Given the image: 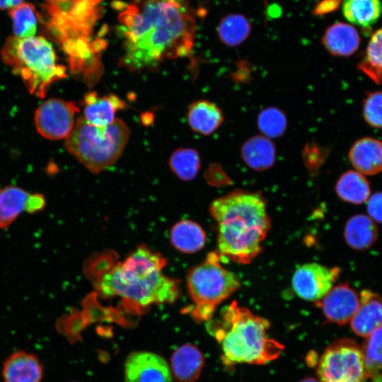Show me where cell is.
Here are the masks:
<instances>
[{
    "label": "cell",
    "mask_w": 382,
    "mask_h": 382,
    "mask_svg": "<svg viewBox=\"0 0 382 382\" xmlns=\"http://www.w3.org/2000/svg\"><path fill=\"white\" fill-rule=\"evenodd\" d=\"M344 237L351 248L364 250L374 244L378 237V230L374 220L369 216L357 214L347 221Z\"/></svg>",
    "instance_id": "obj_23"
},
{
    "label": "cell",
    "mask_w": 382,
    "mask_h": 382,
    "mask_svg": "<svg viewBox=\"0 0 382 382\" xmlns=\"http://www.w3.org/2000/svg\"><path fill=\"white\" fill-rule=\"evenodd\" d=\"M327 320L337 325H345L352 320L360 303L357 291L347 284H338L316 301Z\"/></svg>",
    "instance_id": "obj_13"
},
{
    "label": "cell",
    "mask_w": 382,
    "mask_h": 382,
    "mask_svg": "<svg viewBox=\"0 0 382 382\" xmlns=\"http://www.w3.org/2000/svg\"><path fill=\"white\" fill-rule=\"evenodd\" d=\"M340 271L337 267L330 268L316 262L304 264L294 272L292 287L299 297L318 301L332 289Z\"/></svg>",
    "instance_id": "obj_11"
},
{
    "label": "cell",
    "mask_w": 382,
    "mask_h": 382,
    "mask_svg": "<svg viewBox=\"0 0 382 382\" xmlns=\"http://www.w3.org/2000/svg\"><path fill=\"white\" fill-rule=\"evenodd\" d=\"M165 258L147 246H139L122 262L105 272L97 289L106 297H120L137 309L170 303L180 296L178 282L162 270Z\"/></svg>",
    "instance_id": "obj_3"
},
{
    "label": "cell",
    "mask_w": 382,
    "mask_h": 382,
    "mask_svg": "<svg viewBox=\"0 0 382 382\" xmlns=\"http://www.w3.org/2000/svg\"><path fill=\"white\" fill-rule=\"evenodd\" d=\"M79 112L74 102L59 98L46 100L35 110L36 129L48 139L66 138L74 127L75 115Z\"/></svg>",
    "instance_id": "obj_10"
},
{
    "label": "cell",
    "mask_w": 382,
    "mask_h": 382,
    "mask_svg": "<svg viewBox=\"0 0 382 382\" xmlns=\"http://www.w3.org/2000/svg\"><path fill=\"white\" fill-rule=\"evenodd\" d=\"M342 0H322L313 10L316 16H323L337 10Z\"/></svg>",
    "instance_id": "obj_36"
},
{
    "label": "cell",
    "mask_w": 382,
    "mask_h": 382,
    "mask_svg": "<svg viewBox=\"0 0 382 382\" xmlns=\"http://www.w3.org/2000/svg\"><path fill=\"white\" fill-rule=\"evenodd\" d=\"M322 43L330 54L337 57H348L358 50L360 36L353 26L337 22L326 29Z\"/></svg>",
    "instance_id": "obj_18"
},
{
    "label": "cell",
    "mask_w": 382,
    "mask_h": 382,
    "mask_svg": "<svg viewBox=\"0 0 382 382\" xmlns=\"http://www.w3.org/2000/svg\"><path fill=\"white\" fill-rule=\"evenodd\" d=\"M358 68L375 83L382 82V28L370 38Z\"/></svg>",
    "instance_id": "obj_29"
},
{
    "label": "cell",
    "mask_w": 382,
    "mask_h": 382,
    "mask_svg": "<svg viewBox=\"0 0 382 382\" xmlns=\"http://www.w3.org/2000/svg\"><path fill=\"white\" fill-rule=\"evenodd\" d=\"M342 13L349 22L369 28L380 18L382 3L381 0H344Z\"/></svg>",
    "instance_id": "obj_26"
},
{
    "label": "cell",
    "mask_w": 382,
    "mask_h": 382,
    "mask_svg": "<svg viewBox=\"0 0 382 382\" xmlns=\"http://www.w3.org/2000/svg\"><path fill=\"white\" fill-rule=\"evenodd\" d=\"M257 123L263 136L272 139L283 134L287 126V120L282 110L270 107L259 113Z\"/></svg>",
    "instance_id": "obj_32"
},
{
    "label": "cell",
    "mask_w": 382,
    "mask_h": 382,
    "mask_svg": "<svg viewBox=\"0 0 382 382\" xmlns=\"http://www.w3.org/2000/svg\"><path fill=\"white\" fill-rule=\"evenodd\" d=\"M299 382H320V381L315 378L307 377V378H305L301 380Z\"/></svg>",
    "instance_id": "obj_39"
},
{
    "label": "cell",
    "mask_w": 382,
    "mask_h": 382,
    "mask_svg": "<svg viewBox=\"0 0 382 382\" xmlns=\"http://www.w3.org/2000/svg\"><path fill=\"white\" fill-rule=\"evenodd\" d=\"M312 148L313 150L311 151L310 149L306 147L305 149L303 156L306 167L310 172L314 173L318 171L320 166L323 163V152L321 151V149H318V147L316 151V146L314 147L312 146Z\"/></svg>",
    "instance_id": "obj_34"
},
{
    "label": "cell",
    "mask_w": 382,
    "mask_h": 382,
    "mask_svg": "<svg viewBox=\"0 0 382 382\" xmlns=\"http://www.w3.org/2000/svg\"><path fill=\"white\" fill-rule=\"evenodd\" d=\"M204 358L195 345L185 344L172 354L170 366L173 374L179 382H194L199 376Z\"/></svg>",
    "instance_id": "obj_19"
},
{
    "label": "cell",
    "mask_w": 382,
    "mask_h": 382,
    "mask_svg": "<svg viewBox=\"0 0 382 382\" xmlns=\"http://www.w3.org/2000/svg\"><path fill=\"white\" fill-rule=\"evenodd\" d=\"M208 327L221 345L226 366L265 364L277 359L284 349L282 344L268 337V320L235 301L221 311L218 318L209 320Z\"/></svg>",
    "instance_id": "obj_4"
},
{
    "label": "cell",
    "mask_w": 382,
    "mask_h": 382,
    "mask_svg": "<svg viewBox=\"0 0 382 382\" xmlns=\"http://www.w3.org/2000/svg\"><path fill=\"white\" fill-rule=\"evenodd\" d=\"M200 157L197 150L180 148L170 156L169 166L175 175L183 180L194 179L200 168Z\"/></svg>",
    "instance_id": "obj_30"
},
{
    "label": "cell",
    "mask_w": 382,
    "mask_h": 382,
    "mask_svg": "<svg viewBox=\"0 0 382 382\" xmlns=\"http://www.w3.org/2000/svg\"><path fill=\"white\" fill-rule=\"evenodd\" d=\"M83 117L90 124L103 127L115 120L117 110L124 109L125 102L115 94L99 96L95 91L86 93L83 98Z\"/></svg>",
    "instance_id": "obj_15"
},
{
    "label": "cell",
    "mask_w": 382,
    "mask_h": 382,
    "mask_svg": "<svg viewBox=\"0 0 382 382\" xmlns=\"http://www.w3.org/2000/svg\"><path fill=\"white\" fill-rule=\"evenodd\" d=\"M42 375L43 367L39 359L24 351L13 353L3 365L4 382H40Z\"/></svg>",
    "instance_id": "obj_16"
},
{
    "label": "cell",
    "mask_w": 382,
    "mask_h": 382,
    "mask_svg": "<svg viewBox=\"0 0 382 382\" xmlns=\"http://www.w3.org/2000/svg\"><path fill=\"white\" fill-rule=\"evenodd\" d=\"M2 61L21 77L30 93L44 98L48 86L66 76L57 62L52 44L42 36L8 37L1 50Z\"/></svg>",
    "instance_id": "obj_5"
},
{
    "label": "cell",
    "mask_w": 382,
    "mask_h": 382,
    "mask_svg": "<svg viewBox=\"0 0 382 382\" xmlns=\"http://www.w3.org/2000/svg\"><path fill=\"white\" fill-rule=\"evenodd\" d=\"M362 113L371 127L382 128V91L367 94L363 101Z\"/></svg>",
    "instance_id": "obj_33"
},
{
    "label": "cell",
    "mask_w": 382,
    "mask_h": 382,
    "mask_svg": "<svg viewBox=\"0 0 382 382\" xmlns=\"http://www.w3.org/2000/svg\"><path fill=\"white\" fill-rule=\"evenodd\" d=\"M118 21L124 35L120 65L130 71L156 70L164 60L192 52L196 18L188 0H132Z\"/></svg>",
    "instance_id": "obj_1"
},
{
    "label": "cell",
    "mask_w": 382,
    "mask_h": 382,
    "mask_svg": "<svg viewBox=\"0 0 382 382\" xmlns=\"http://www.w3.org/2000/svg\"><path fill=\"white\" fill-rule=\"evenodd\" d=\"M170 241L178 251L193 253L205 245L206 234L196 222L184 219L175 224L170 231Z\"/></svg>",
    "instance_id": "obj_22"
},
{
    "label": "cell",
    "mask_w": 382,
    "mask_h": 382,
    "mask_svg": "<svg viewBox=\"0 0 382 382\" xmlns=\"http://www.w3.org/2000/svg\"><path fill=\"white\" fill-rule=\"evenodd\" d=\"M251 24L241 14H229L224 16L217 27V33L221 41L228 47L241 44L249 36Z\"/></svg>",
    "instance_id": "obj_28"
},
{
    "label": "cell",
    "mask_w": 382,
    "mask_h": 382,
    "mask_svg": "<svg viewBox=\"0 0 382 382\" xmlns=\"http://www.w3.org/2000/svg\"><path fill=\"white\" fill-rule=\"evenodd\" d=\"M349 158L362 175H372L382 171V141L365 137L357 140L351 147Z\"/></svg>",
    "instance_id": "obj_17"
},
{
    "label": "cell",
    "mask_w": 382,
    "mask_h": 382,
    "mask_svg": "<svg viewBox=\"0 0 382 382\" xmlns=\"http://www.w3.org/2000/svg\"><path fill=\"white\" fill-rule=\"evenodd\" d=\"M23 1L24 0H0V9L9 11L23 4Z\"/></svg>",
    "instance_id": "obj_38"
},
{
    "label": "cell",
    "mask_w": 382,
    "mask_h": 382,
    "mask_svg": "<svg viewBox=\"0 0 382 382\" xmlns=\"http://www.w3.org/2000/svg\"><path fill=\"white\" fill-rule=\"evenodd\" d=\"M45 207V198L40 193H34L30 195L26 212L35 213L38 212L44 209Z\"/></svg>",
    "instance_id": "obj_37"
},
{
    "label": "cell",
    "mask_w": 382,
    "mask_h": 382,
    "mask_svg": "<svg viewBox=\"0 0 382 382\" xmlns=\"http://www.w3.org/2000/svg\"><path fill=\"white\" fill-rule=\"evenodd\" d=\"M187 117L191 129L203 135L212 134L224 122L220 108L207 100L193 102L188 108Z\"/></svg>",
    "instance_id": "obj_20"
},
{
    "label": "cell",
    "mask_w": 382,
    "mask_h": 382,
    "mask_svg": "<svg viewBox=\"0 0 382 382\" xmlns=\"http://www.w3.org/2000/svg\"><path fill=\"white\" fill-rule=\"evenodd\" d=\"M358 309L350 320L353 332L366 337L382 326V297L368 289L361 291Z\"/></svg>",
    "instance_id": "obj_14"
},
{
    "label": "cell",
    "mask_w": 382,
    "mask_h": 382,
    "mask_svg": "<svg viewBox=\"0 0 382 382\" xmlns=\"http://www.w3.org/2000/svg\"><path fill=\"white\" fill-rule=\"evenodd\" d=\"M367 201L369 216L374 221L382 223V192L374 193Z\"/></svg>",
    "instance_id": "obj_35"
},
{
    "label": "cell",
    "mask_w": 382,
    "mask_h": 382,
    "mask_svg": "<svg viewBox=\"0 0 382 382\" xmlns=\"http://www.w3.org/2000/svg\"><path fill=\"white\" fill-rule=\"evenodd\" d=\"M209 214L217 224L218 254L241 264L262 251L271 223L262 195L236 190L214 199Z\"/></svg>",
    "instance_id": "obj_2"
},
{
    "label": "cell",
    "mask_w": 382,
    "mask_h": 382,
    "mask_svg": "<svg viewBox=\"0 0 382 382\" xmlns=\"http://www.w3.org/2000/svg\"><path fill=\"white\" fill-rule=\"evenodd\" d=\"M103 0H44L39 20L49 35L63 49L93 40Z\"/></svg>",
    "instance_id": "obj_7"
},
{
    "label": "cell",
    "mask_w": 382,
    "mask_h": 382,
    "mask_svg": "<svg viewBox=\"0 0 382 382\" xmlns=\"http://www.w3.org/2000/svg\"><path fill=\"white\" fill-rule=\"evenodd\" d=\"M13 30L18 37L34 36L37 30L39 14L35 6L30 3H23L9 10Z\"/></svg>",
    "instance_id": "obj_31"
},
{
    "label": "cell",
    "mask_w": 382,
    "mask_h": 382,
    "mask_svg": "<svg viewBox=\"0 0 382 382\" xmlns=\"http://www.w3.org/2000/svg\"><path fill=\"white\" fill-rule=\"evenodd\" d=\"M30 193L14 185L0 188V228H6L26 212Z\"/></svg>",
    "instance_id": "obj_24"
},
{
    "label": "cell",
    "mask_w": 382,
    "mask_h": 382,
    "mask_svg": "<svg viewBox=\"0 0 382 382\" xmlns=\"http://www.w3.org/2000/svg\"><path fill=\"white\" fill-rule=\"evenodd\" d=\"M125 382H172L169 366L161 357L149 352L131 354L125 364Z\"/></svg>",
    "instance_id": "obj_12"
},
{
    "label": "cell",
    "mask_w": 382,
    "mask_h": 382,
    "mask_svg": "<svg viewBox=\"0 0 382 382\" xmlns=\"http://www.w3.org/2000/svg\"><path fill=\"white\" fill-rule=\"evenodd\" d=\"M361 348L366 378L382 382V326L365 337Z\"/></svg>",
    "instance_id": "obj_27"
},
{
    "label": "cell",
    "mask_w": 382,
    "mask_h": 382,
    "mask_svg": "<svg viewBox=\"0 0 382 382\" xmlns=\"http://www.w3.org/2000/svg\"><path fill=\"white\" fill-rule=\"evenodd\" d=\"M217 252H210L187 272L186 282L194 303L190 313L198 323L212 319L216 307L239 287L240 281L224 268Z\"/></svg>",
    "instance_id": "obj_8"
},
{
    "label": "cell",
    "mask_w": 382,
    "mask_h": 382,
    "mask_svg": "<svg viewBox=\"0 0 382 382\" xmlns=\"http://www.w3.org/2000/svg\"><path fill=\"white\" fill-rule=\"evenodd\" d=\"M241 155L248 167L256 171H263L274 165L276 148L269 138L257 135L244 142L241 149Z\"/></svg>",
    "instance_id": "obj_21"
},
{
    "label": "cell",
    "mask_w": 382,
    "mask_h": 382,
    "mask_svg": "<svg viewBox=\"0 0 382 382\" xmlns=\"http://www.w3.org/2000/svg\"><path fill=\"white\" fill-rule=\"evenodd\" d=\"M129 135L128 126L119 118L108 126L99 127L80 116L66 138L64 146L88 170L98 173L117 161Z\"/></svg>",
    "instance_id": "obj_6"
},
{
    "label": "cell",
    "mask_w": 382,
    "mask_h": 382,
    "mask_svg": "<svg viewBox=\"0 0 382 382\" xmlns=\"http://www.w3.org/2000/svg\"><path fill=\"white\" fill-rule=\"evenodd\" d=\"M335 192L342 200L359 204L368 200L371 189L364 175L357 170H348L337 181Z\"/></svg>",
    "instance_id": "obj_25"
},
{
    "label": "cell",
    "mask_w": 382,
    "mask_h": 382,
    "mask_svg": "<svg viewBox=\"0 0 382 382\" xmlns=\"http://www.w3.org/2000/svg\"><path fill=\"white\" fill-rule=\"evenodd\" d=\"M316 374L320 382H365L361 348L348 338L333 342L318 359Z\"/></svg>",
    "instance_id": "obj_9"
}]
</instances>
